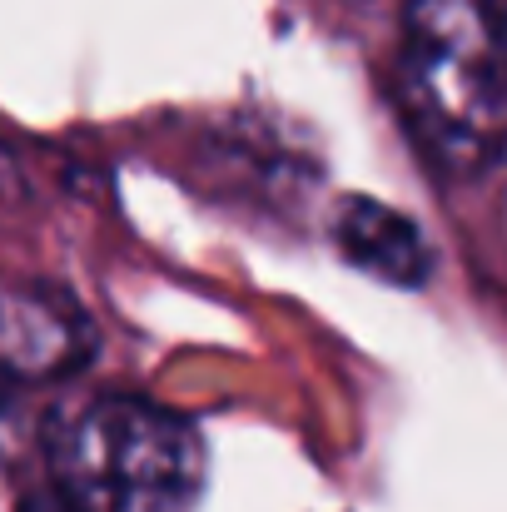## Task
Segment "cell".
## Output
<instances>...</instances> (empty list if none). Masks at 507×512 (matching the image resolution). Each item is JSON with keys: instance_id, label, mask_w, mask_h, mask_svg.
I'll return each instance as SVG.
<instances>
[{"instance_id": "52a82bcc", "label": "cell", "mask_w": 507, "mask_h": 512, "mask_svg": "<svg viewBox=\"0 0 507 512\" xmlns=\"http://www.w3.org/2000/svg\"><path fill=\"white\" fill-rule=\"evenodd\" d=\"M10 184H15V165H10V155L0 150V194H5Z\"/></svg>"}, {"instance_id": "5b68a950", "label": "cell", "mask_w": 507, "mask_h": 512, "mask_svg": "<svg viewBox=\"0 0 507 512\" xmlns=\"http://www.w3.org/2000/svg\"><path fill=\"white\" fill-rule=\"evenodd\" d=\"M20 512H80V508H75L60 488H50V483H45L40 493H30V498H25V508Z\"/></svg>"}, {"instance_id": "8992f818", "label": "cell", "mask_w": 507, "mask_h": 512, "mask_svg": "<svg viewBox=\"0 0 507 512\" xmlns=\"http://www.w3.org/2000/svg\"><path fill=\"white\" fill-rule=\"evenodd\" d=\"M15 388L10 378H0V453L10 448V433H15Z\"/></svg>"}, {"instance_id": "3957f363", "label": "cell", "mask_w": 507, "mask_h": 512, "mask_svg": "<svg viewBox=\"0 0 507 512\" xmlns=\"http://www.w3.org/2000/svg\"><path fill=\"white\" fill-rule=\"evenodd\" d=\"M95 358L90 314L45 279H0V378L50 383Z\"/></svg>"}, {"instance_id": "6da1fadb", "label": "cell", "mask_w": 507, "mask_h": 512, "mask_svg": "<svg viewBox=\"0 0 507 512\" xmlns=\"http://www.w3.org/2000/svg\"><path fill=\"white\" fill-rule=\"evenodd\" d=\"M398 100L413 140L448 174L507 160V0H408Z\"/></svg>"}, {"instance_id": "7a4b0ae2", "label": "cell", "mask_w": 507, "mask_h": 512, "mask_svg": "<svg viewBox=\"0 0 507 512\" xmlns=\"http://www.w3.org/2000/svg\"><path fill=\"white\" fill-rule=\"evenodd\" d=\"M50 488L80 512H189L204 488L199 433L145 398H90L45 438Z\"/></svg>"}, {"instance_id": "277c9868", "label": "cell", "mask_w": 507, "mask_h": 512, "mask_svg": "<svg viewBox=\"0 0 507 512\" xmlns=\"http://www.w3.org/2000/svg\"><path fill=\"white\" fill-rule=\"evenodd\" d=\"M334 244L353 269H363L393 289H418L433 274V249H428L423 229L408 214H398L378 199H363V194L338 204Z\"/></svg>"}]
</instances>
